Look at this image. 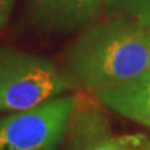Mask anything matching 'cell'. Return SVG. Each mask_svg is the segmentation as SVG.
I'll return each mask as SVG.
<instances>
[{
  "label": "cell",
  "instance_id": "obj_10",
  "mask_svg": "<svg viewBox=\"0 0 150 150\" xmlns=\"http://www.w3.org/2000/svg\"><path fill=\"white\" fill-rule=\"evenodd\" d=\"M149 36H150V30H149Z\"/></svg>",
  "mask_w": 150,
  "mask_h": 150
},
{
  "label": "cell",
  "instance_id": "obj_5",
  "mask_svg": "<svg viewBox=\"0 0 150 150\" xmlns=\"http://www.w3.org/2000/svg\"><path fill=\"white\" fill-rule=\"evenodd\" d=\"M108 0H28L31 21L49 33H71L89 28Z\"/></svg>",
  "mask_w": 150,
  "mask_h": 150
},
{
  "label": "cell",
  "instance_id": "obj_1",
  "mask_svg": "<svg viewBox=\"0 0 150 150\" xmlns=\"http://www.w3.org/2000/svg\"><path fill=\"white\" fill-rule=\"evenodd\" d=\"M63 70L75 88L99 90L150 70V36L135 20L114 16L85 29L68 46Z\"/></svg>",
  "mask_w": 150,
  "mask_h": 150
},
{
  "label": "cell",
  "instance_id": "obj_3",
  "mask_svg": "<svg viewBox=\"0 0 150 150\" xmlns=\"http://www.w3.org/2000/svg\"><path fill=\"white\" fill-rule=\"evenodd\" d=\"M78 95H62L0 118V150L59 149Z\"/></svg>",
  "mask_w": 150,
  "mask_h": 150
},
{
  "label": "cell",
  "instance_id": "obj_6",
  "mask_svg": "<svg viewBox=\"0 0 150 150\" xmlns=\"http://www.w3.org/2000/svg\"><path fill=\"white\" fill-rule=\"evenodd\" d=\"M99 104L150 128V70L114 86L93 91Z\"/></svg>",
  "mask_w": 150,
  "mask_h": 150
},
{
  "label": "cell",
  "instance_id": "obj_8",
  "mask_svg": "<svg viewBox=\"0 0 150 150\" xmlns=\"http://www.w3.org/2000/svg\"><path fill=\"white\" fill-rule=\"evenodd\" d=\"M15 0H0V30L8 24L11 16Z\"/></svg>",
  "mask_w": 150,
  "mask_h": 150
},
{
  "label": "cell",
  "instance_id": "obj_9",
  "mask_svg": "<svg viewBox=\"0 0 150 150\" xmlns=\"http://www.w3.org/2000/svg\"><path fill=\"white\" fill-rule=\"evenodd\" d=\"M41 150H58V149L54 148V149H41Z\"/></svg>",
  "mask_w": 150,
  "mask_h": 150
},
{
  "label": "cell",
  "instance_id": "obj_7",
  "mask_svg": "<svg viewBox=\"0 0 150 150\" xmlns=\"http://www.w3.org/2000/svg\"><path fill=\"white\" fill-rule=\"evenodd\" d=\"M104 9L110 15L130 18L150 30V0H108Z\"/></svg>",
  "mask_w": 150,
  "mask_h": 150
},
{
  "label": "cell",
  "instance_id": "obj_2",
  "mask_svg": "<svg viewBox=\"0 0 150 150\" xmlns=\"http://www.w3.org/2000/svg\"><path fill=\"white\" fill-rule=\"evenodd\" d=\"M75 89L62 68L43 56L0 46V112H19Z\"/></svg>",
  "mask_w": 150,
  "mask_h": 150
},
{
  "label": "cell",
  "instance_id": "obj_4",
  "mask_svg": "<svg viewBox=\"0 0 150 150\" xmlns=\"http://www.w3.org/2000/svg\"><path fill=\"white\" fill-rule=\"evenodd\" d=\"M63 142L64 150H150L144 134L115 135L96 105H83L73 112Z\"/></svg>",
  "mask_w": 150,
  "mask_h": 150
}]
</instances>
